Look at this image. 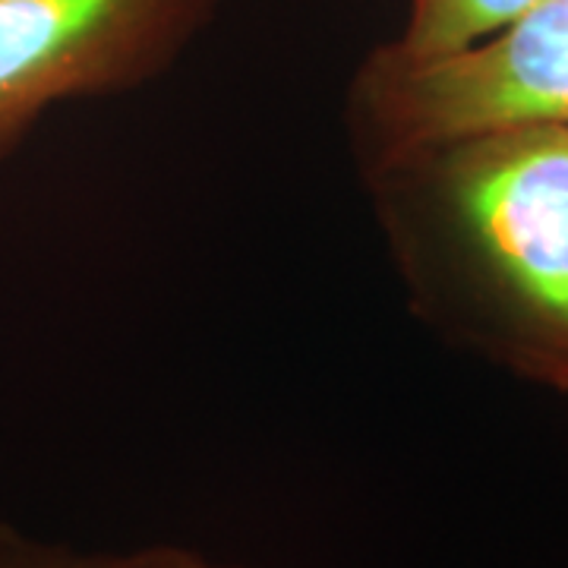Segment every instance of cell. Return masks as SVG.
<instances>
[{"label": "cell", "mask_w": 568, "mask_h": 568, "mask_svg": "<svg viewBox=\"0 0 568 568\" xmlns=\"http://www.w3.org/2000/svg\"><path fill=\"white\" fill-rule=\"evenodd\" d=\"M0 568H234L215 566L203 556L178 547H152L136 552H70L63 547H48L20 530L0 525Z\"/></svg>", "instance_id": "5b68a950"}, {"label": "cell", "mask_w": 568, "mask_h": 568, "mask_svg": "<svg viewBox=\"0 0 568 568\" xmlns=\"http://www.w3.org/2000/svg\"><path fill=\"white\" fill-rule=\"evenodd\" d=\"M215 0H0V159L54 102L140 80Z\"/></svg>", "instance_id": "3957f363"}, {"label": "cell", "mask_w": 568, "mask_h": 568, "mask_svg": "<svg viewBox=\"0 0 568 568\" xmlns=\"http://www.w3.org/2000/svg\"><path fill=\"white\" fill-rule=\"evenodd\" d=\"M361 89L395 155L452 149L508 126H568V0H537L443 58L410 61L383 48L366 63Z\"/></svg>", "instance_id": "6da1fadb"}, {"label": "cell", "mask_w": 568, "mask_h": 568, "mask_svg": "<svg viewBox=\"0 0 568 568\" xmlns=\"http://www.w3.org/2000/svg\"><path fill=\"white\" fill-rule=\"evenodd\" d=\"M452 152L467 234L568 376V126L493 130Z\"/></svg>", "instance_id": "7a4b0ae2"}, {"label": "cell", "mask_w": 568, "mask_h": 568, "mask_svg": "<svg viewBox=\"0 0 568 568\" xmlns=\"http://www.w3.org/2000/svg\"><path fill=\"white\" fill-rule=\"evenodd\" d=\"M537 0H410L402 39L388 48L410 61L443 58L487 39Z\"/></svg>", "instance_id": "277c9868"}]
</instances>
